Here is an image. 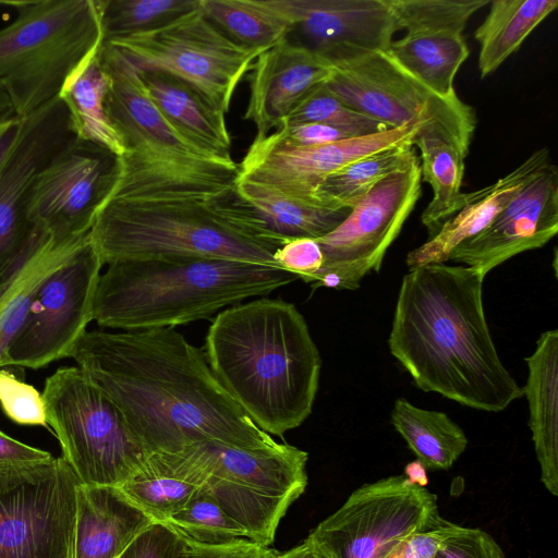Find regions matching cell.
Returning a JSON list of instances; mask_svg holds the SVG:
<instances>
[{"label": "cell", "instance_id": "obj_51", "mask_svg": "<svg viewBox=\"0 0 558 558\" xmlns=\"http://www.w3.org/2000/svg\"><path fill=\"white\" fill-rule=\"evenodd\" d=\"M305 548H306V543L304 541L302 544H300L287 551L278 553L275 558H301Z\"/></svg>", "mask_w": 558, "mask_h": 558}, {"label": "cell", "instance_id": "obj_42", "mask_svg": "<svg viewBox=\"0 0 558 558\" xmlns=\"http://www.w3.org/2000/svg\"><path fill=\"white\" fill-rule=\"evenodd\" d=\"M49 451L20 441L0 430V493L46 477L56 464Z\"/></svg>", "mask_w": 558, "mask_h": 558}, {"label": "cell", "instance_id": "obj_33", "mask_svg": "<svg viewBox=\"0 0 558 558\" xmlns=\"http://www.w3.org/2000/svg\"><path fill=\"white\" fill-rule=\"evenodd\" d=\"M413 146L420 150L422 182L428 183L433 191L432 201L421 215L430 238L470 199L471 193L461 192L466 155L453 144L429 134H417Z\"/></svg>", "mask_w": 558, "mask_h": 558}, {"label": "cell", "instance_id": "obj_11", "mask_svg": "<svg viewBox=\"0 0 558 558\" xmlns=\"http://www.w3.org/2000/svg\"><path fill=\"white\" fill-rule=\"evenodd\" d=\"M422 194L418 156L378 182L331 232L316 239L324 263L311 283L317 288L356 290L400 234Z\"/></svg>", "mask_w": 558, "mask_h": 558}, {"label": "cell", "instance_id": "obj_44", "mask_svg": "<svg viewBox=\"0 0 558 558\" xmlns=\"http://www.w3.org/2000/svg\"><path fill=\"white\" fill-rule=\"evenodd\" d=\"M119 558H189L184 535L168 523L154 522Z\"/></svg>", "mask_w": 558, "mask_h": 558}, {"label": "cell", "instance_id": "obj_3", "mask_svg": "<svg viewBox=\"0 0 558 558\" xmlns=\"http://www.w3.org/2000/svg\"><path fill=\"white\" fill-rule=\"evenodd\" d=\"M203 350L223 389L270 436L311 415L322 356L293 303L259 298L219 312Z\"/></svg>", "mask_w": 558, "mask_h": 558}, {"label": "cell", "instance_id": "obj_36", "mask_svg": "<svg viewBox=\"0 0 558 558\" xmlns=\"http://www.w3.org/2000/svg\"><path fill=\"white\" fill-rule=\"evenodd\" d=\"M416 157L413 144L407 143L357 159L320 183L317 201L327 208L351 210L378 182Z\"/></svg>", "mask_w": 558, "mask_h": 558}, {"label": "cell", "instance_id": "obj_23", "mask_svg": "<svg viewBox=\"0 0 558 558\" xmlns=\"http://www.w3.org/2000/svg\"><path fill=\"white\" fill-rule=\"evenodd\" d=\"M549 163L548 148H539L494 184L471 192L470 199L458 213L446 220L425 243L408 253V267L447 262L452 250L485 230Z\"/></svg>", "mask_w": 558, "mask_h": 558}, {"label": "cell", "instance_id": "obj_1", "mask_svg": "<svg viewBox=\"0 0 558 558\" xmlns=\"http://www.w3.org/2000/svg\"><path fill=\"white\" fill-rule=\"evenodd\" d=\"M71 357L149 453L205 440L247 449L278 444L223 389L204 350L174 328L87 330Z\"/></svg>", "mask_w": 558, "mask_h": 558}, {"label": "cell", "instance_id": "obj_10", "mask_svg": "<svg viewBox=\"0 0 558 558\" xmlns=\"http://www.w3.org/2000/svg\"><path fill=\"white\" fill-rule=\"evenodd\" d=\"M439 517L434 493L405 475H392L353 490L305 541L327 558H384Z\"/></svg>", "mask_w": 558, "mask_h": 558}, {"label": "cell", "instance_id": "obj_6", "mask_svg": "<svg viewBox=\"0 0 558 558\" xmlns=\"http://www.w3.org/2000/svg\"><path fill=\"white\" fill-rule=\"evenodd\" d=\"M15 19L0 28V85L25 118L58 97L104 41L102 0H0Z\"/></svg>", "mask_w": 558, "mask_h": 558}, {"label": "cell", "instance_id": "obj_29", "mask_svg": "<svg viewBox=\"0 0 558 558\" xmlns=\"http://www.w3.org/2000/svg\"><path fill=\"white\" fill-rule=\"evenodd\" d=\"M89 240V231L68 236H56L44 231L36 248L0 296V368L7 349L23 324L40 287Z\"/></svg>", "mask_w": 558, "mask_h": 558}, {"label": "cell", "instance_id": "obj_5", "mask_svg": "<svg viewBox=\"0 0 558 558\" xmlns=\"http://www.w3.org/2000/svg\"><path fill=\"white\" fill-rule=\"evenodd\" d=\"M299 279L283 269L204 257L133 259L100 275L93 320L101 328H174Z\"/></svg>", "mask_w": 558, "mask_h": 558}, {"label": "cell", "instance_id": "obj_20", "mask_svg": "<svg viewBox=\"0 0 558 558\" xmlns=\"http://www.w3.org/2000/svg\"><path fill=\"white\" fill-rule=\"evenodd\" d=\"M332 73L329 61L284 37L255 60L243 118L254 124L255 136H265L278 129L292 109Z\"/></svg>", "mask_w": 558, "mask_h": 558}, {"label": "cell", "instance_id": "obj_14", "mask_svg": "<svg viewBox=\"0 0 558 558\" xmlns=\"http://www.w3.org/2000/svg\"><path fill=\"white\" fill-rule=\"evenodd\" d=\"M421 130V124L413 123L315 146L291 145L274 131L254 137L238 163L236 180L252 181L320 205L316 191L326 178L368 155L407 143L413 144Z\"/></svg>", "mask_w": 558, "mask_h": 558}, {"label": "cell", "instance_id": "obj_37", "mask_svg": "<svg viewBox=\"0 0 558 558\" xmlns=\"http://www.w3.org/2000/svg\"><path fill=\"white\" fill-rule=\"evenodd\" d=\"M205 485L222 510L244 530L247 539L267 547L272 544L288 508L296 500L213 477Z\"/></svg>", "mask_w": 558, "mask_h": 558}, {"label": "cell", "instance_id": "obj_52", "mask_svg": "<svg viewBox=\"0 0 558 558\" xmlns=\"http://www.w3.org/2000/svg\"><path fill=\"white\" fill-rule=\"evenodd\" d=\"M8 111H13L12 106H11V102H10V99H9L7 93L0 85V114L5 113Z\"/></svg>", "mask_w": 558, "mask_h": 558}, {"label": "cell", "instance_id": "obj_27", "mask_svg": "<svg viewBox=\"0 0 558 558\" xmlns=\"http://www.w3.org/2000/svg\"><path fill=\"white\" fill-rule=\"evenodd\" d=\"M208 476L185 451L150 453L119 487L155 522H167L206 484Z\"/></svg>", "mask_w": 558, "mask_h": 558}, {"label": "cell", "instance_id": "obj_47", "mask_svg": "<svg viewBox=\"0 0 558 558\" xmlns=\"http://www.w3.org/2000/svg\"><path fill=\"white\" fill-rule=\"evenodd\" d=\"M458 525L440 515L427 527L402 539L384 558H433Z\"/></svg>", "mask_w": 558, "mask_h": 558}, {"label": "cell", "instance_id": "obj_45", "mask_svg": "<svg viewBox=\"0 0 558 558\" xmlns=\"http://www.w3.org/2000/svg\"><path fill=\"white\" fill-rule=\"evenodd\" d=\"M433 558H506V555L489 533L458 525Z\"/></svg>", "mask_w": 558, "mask_h": 558}, {"label": "cell", "instance_id": "obj_7", "mask_svg": "<svg viewBox=\"0 0 558 558\" xmlns=\"http://www.w3.org/2000/svg\"><path fill=\"white\" fill-rule=\"evenodd\" d=\"M48 426L80 484L120 486L149 457L118 407L76 365L44 384Z\"/></svg>", "mask_w": 558, "mask_h": 558}, {"label": "cell", "instance_id": "obj_9", "mask_svg": "<svg viewBox=\"0 0 558 558\" xmlns=\"http://www.w3.org/2000/svg\"><path fill=\"white\" fill-rule=\"evenodd\" d=\"M104 43L138 71L182 80L225 116L238 85L265 51L231 40L206 17L201 4L159 28Z\"/></svg>", "mask_w": 558, "mask_h": 558}, {"label": "cell", "instance_id": "obj_12", "mask_svg": "<svg viewBox=\"0 0 558 558\" xmlns=\"http://www.w3.org/2000/svg\"><path fill=\"white\" fill-rule=\"evenodd\" d=\"M102 266L89 240L44 282L7 349L2 367L38 369L71 357L93 320Z\"/></svg>", "mask_w": 558, "mask_h": 558}, {"label": "cell", "instance_id": "obj_24", "mask_svg": "<svg viewBox=\"0 0 558 558\" xmlns=\"http://www.w3.org/2000/svg\"><path fill=\"white\" fill-rule=\"evenodd\" d=\"M154 522L119 486L78 483L74 558H119Z\"/></svg>", "mask_w": 558, "mask_h": 558}, {"label": "cell", "instance_id": "obj_43", "mask_svg": "<svg viewBox=\"0 0 558 558\" xmlns=\"http://www.w3.org/2000/svg\"><path fill=\"white\" fill-rule=\"evenodd\" d=\"M0 408L13 423L49 427L41 393L14 373L0 368Z\"/></svg>", "mask_w": 558, "mask_h": 558}, {"label": "cell", "instance_id": "obj_40", "mask_svg": "<svg viewBox=\"0 0 558 558\" xmlns=\"http://www.w3.org/2000/svg\"><path fill=\"white\" fill-rule=\"evenodd\" d=\"M165 523L204 544L221 545L247 539L244 530L222 510L206 485Z\"/></svg>", "mask_w": 558, "mask_h": 558}, {"label": "cell", "instance_id": "obj_26", "mask_svg": "<svg viewBox=\"0 0 558 558\" xmlns=\"http://www.w3.org/2000/svg\"><path fill=\"white\" fill-rule=\"evenodd\" d=\"M138 73L146 93L177 131L211 157L234 162L223 113L180 78L158 71Z\"/></svg>", "mask_w": 558, "mask_h": 558}, {"label": "cell", "instance_id": "obj_34", "mask_svg": "<svg viewBox=\"0 0 558 558\" xmlns=\"http://www.w3.org/2000/svg\"><path fill=\"white\" fill-rule=\"evenodd\" d=\"M388 51L433 93L446 98L458 96L454 77L470 53L462 35H404L393 40Z\"/></svg>", "mask_w": 558, "mask_h": 558}, {"label": "cell", "instance_id": "obj_16", "mask_svg": "<svg viewBox=\"0 0 558 558\" xmlns=\"http://www.w3.org/2000/svg\"><path fill=\"white\" fill-rule=\"evenodd\" d=\"M77 484L59 457L46 477L0 493V558H74Z\"/></svg>", "mask_w": 558, "mask_h": 558}, {"label": "cell", "instance_id": "obj_53", "mask_svg": "<svg viewBox=\"0 0 558 558\" xmlns=\"http://www.w3.org/2000/svg\"><path fill=\"white\" fill-rule=\"evenodd\" d=\"M306 548L304 553L302 554L301 558H327L325 555H323L318 549H316L313 545H311L308 542H306Z\"/></svg>", "mask_w": 558, "mask_h": 558}, {"label": "cell", "instance_id": "obj_18", "mask_svg": "<svg viewBox=\"0 0 558 558\" xmlns=\"http://www.w3.org/2000/svg\"><path fill=\"white\" fill-rule=\"evenodd\" d=\"M101 61L108 74L105 107L126 151L189 166H235L220 161L190 142L163 117L146 93L137 69L104 43Z\"/></svg>", "mask_w": 558, "mask_h": 558}, {"label": "cell", "instance_id": "obj_30", "mask_svg": "<svg viewBox=\"0 0 558 558\" xmlns=\"http://www.w3.org/2000/svg\"><path fill=\"white\" fill-rule=\"evenodd\" d=\"M475 29L482 78L495 72L558 7L557 0H493Z\"/></svg>", "mask_w": 558, "mask_h": 558}, {"label": "cell", "instance_id": "obj_19", "mask_svg": "<svg viewBox=\"0 0 558 558\" xmlns=\"http://www.w3.org/2000/svg\"><path fill=\"white\" fill-rule=\"evenodd\" d=\"M558 232V173L546 166L477 235L462 242L448 260L476 268L485 277L511 257L543 247Z\"/></svg>", "mask_w": 558, "mask_h": 558}, {"label": "cell", "instance_id": "obj_46", "mask_svg": "<svg viewBox=\"0 0 558 558\" xmlns=\"http://www.w3.org/2000/svg\"><path fill=\"white\" fill-rule=\"evenodd\" d=\"M280 269L289 271L306 283H312L319 272L324 256L316 239L295 238L287 241L275 253Z\"/></svg>", "mask_w": 558, "mask_h": 558}, {"label": "cell", "instance_id": "obj_50", "mask_svg": "<svg viewBox=\"0 0 558 558\" xmlns=\"http://www.w3.org/2000/svg\"><path fill=\"white\" fill-rule=\"evenodd\" d=\"M23 122L24 118L13 111L0 114V170L20 137Z\"/></svg>", "mask_w": 558, "mask_h": 558}, {"label": "cell", "instance_id": "obj_17", "mask_svg": "<svg viewBox=\"0 0 558 558\" xmlns=\"http://www.w3.org/2000/svg\"><path fill=\"white\" fill-rule=\"evenodd\" d=\"M290 40L332 65L388 50L398 32L386 0H277Z\"/></svg>", "mask_w": 558, "mask_h": 558}, {"label": "cell", "instance_id": "obj_35", "mask_svg": "<svg viewBox=\"0 0 558 558\" xmlns=\"http://www.w3.org/2000/svg\"><path fill=\"white\" fill-rule=\"evenodd\" d=\"M206 17L234 43L266 50L291 32L277 0H201Z\"/></svg>", "mask_w": 558, "mask_h": 558}, {"label": "cell", "instance_id": "obj_39", "mask_svg": "<svg viewBox=\"0 0 558 558\" xmlns=\"http://www.w3.org/2000/svg\"><path fill=\"white\" fill-rule=\"evenodd\" d=\"M199 4L201 0H102L105 40L159 28Z\"/></svg>", "mask_w": 558, "mask_h": 558}, {"label": "cell", "instance_id": "obj_28", "mask_svg": "<svg viewBox=\"0 0 558 558\" xmlns=\"http://www.w3.org/2000/svg\"><path fill=\"white\" fill-rule=\"evenodd\" d=\"M100 50L101 48L71 73L58 97L66 109L74 137L90 143L114 157H121L126 149L106 111L105 97L109 80Z\"/></svg>", "mask_w": 558, "mask_h": 558}, {"label": "cell", "instance_id": "obj_15", "mask_svg": "<svg viewBox=\"0 0 558 558\" xmlns=\"http://www.w3.org/2000/svg\"><path fill=\"white\" fill-rule=\"evenodd\" d=\"M114 156L71 137L41 168L31 187L25 218L56 236L88 232L110 181Z\"/></svg>", "mask_w": 558, "mask_h": 558}, {"label": "cell", "instance_id": "obj_2", "mask_svg": "<svg viewBox=\"0 0 558 558\" xmlns=\"http://www.w3.org/2000/svg\"><path fill=\"white\" fill-rule=\"evenodd\" d=\"M484 278L470 266L410 268L399 288L388 347L418 389L496 413L523 392L492 338Z\"/></svg>", "mask_w": 558, "mask_h": 558}, {"label": "cell", "instance_id": "obj_13", "mask_svg": "<svg viewBox=\"0 0 558 558\" xmlns=\"http://www.w3.org/2000/svg\"><path fill=\"white\" fill-rule=\"evenodd\" d=\"M74 135L59 97L24 118L20 137L0 170V296L39 243L44 230L25 218L35 178Z\"/></svg>", "mask_w": 558, "mask_h": 558}, {"label": "cell", "instance_id": "obj_38", "mask_svg": "<svg viewBox=\"0 0 558 558\" xmlns=\"http://www.w3.org/2000/svg\"><path fill=\"white\" fill-rule=\"evenodd\" d=\"M405 35H462L471 16L489 0H386Z\"/></svg>", "mask_w": 558, "mask_h": 558}, {"label": "cell", "instance_id": "obj_8", "mask_svg": "<svg viewBox=\"0 0 558 558\" xmlns=\"http://www.w3.org/2000/svg\"><path fill=\"white\" fill-rule=\"evenodd\" d=\"M325 86L350 108L391 129L418 123L468 155L476 128L474 109L458 96L433 93L388 50L333 65Z\"/></svg>", "mask_w": 558, "mask_h": 558}, {"label": "cell", "instance_id": "obj_21", "mask_svg": "<svg viewBox=\"0 0 558 558\" xmlns=\"http://www.w3.org/2000/svg\"><path fill=\"white\" fill-rule=\"evenodd\" d=\"M238 172V165L189 166L126 151L114 158L100 201H213L235 189Z\"/></svg>", "mask_w": 558, "mask_h": 558}, {"label": "cell", "instance_id": "obj_4", "mask_svg": "<svg viewBox=\"0 0 558 558\" xmlns=\"http://www.w3.org/2000/svg\"><path fill=\"white\" fill-rule=\"evenodd\" d=\"M102 264L204 257L277 267L287 239L269 229L235 189L213 201H100L89 230Z\"/></svg>", "mask_w": 558, "mask_h": 558}, {"label": "cell", "instance_id": "obj_41", "mask_svg": "<svg viewBox=\"0 0 558 558\" xmlns=\"http://www.w3.org/2000/svg\"><path fill=\"white\" fill-rule=\"evenodd\" d=\"M322 123L348 132L354 137L390 130L388 125L363 114L335 96L325 83L311 90L289 113L282 124Z\"/></svg>", "mask_w": 558, "mask_h": 558}, {"label": "cell", "instance_id": "obj_22", "mask_svg": "<svg viewBox=\"0 0 558 558\" xmlns=\"http://www.w3.org/2000/svg\"><path fill=\"white\" fill-rule=\"evenodd\" d=\"M183 450L208 478L296 499L307 485V452L286 442L269 448L247 449L205 440Z\"/></svg>", "mask_w": 558, "mask_h": 558}, {"label": "cell", "instance_id": "obj_49", "mask_svg": "<svg viewBox=\"0 0 558 558\" xmlns=\"http://www.w3.org/2000/svg\"><path fill=\"white\" fill-rule=\"evenodd\" d=\"M284 142L295 146H315L352 138L342 130L322 123L281 124L275 130Z\"/></svg>", "mask_w": 558, "mask_h": 558}, {"label": "cell", "instance_id": "obj_25", "mask_svg": "<svg viewBox=\"0 0 558 558\" xmlns=\"http://www.w3.org/2000/svg\"><path fill=\"white\" fill-rule=\"evenodd\" d=\"M529 375L522 392L529 403V426L545 488L558 496V330L538 337L525 357Z\"/></svg>", "mask_w": 558, "mask_h": 558}, {"label": "cell", "instance_id": "obj_31", "mask_svg": "<svg viewBox=\"0 0 558 558\" xmlns=\"http://www.w3.org/2000/svg\"><path fill=\"white\" fill-rule=\"evenodd\" d=\"M235 192L271 231L287 240L322 238L335 230L350 213V209L327 208L247 180H236Z\"/></svg>", "mask_w": 558, "mask_h": 558}, {"label": "cell", "instance_id": "obj_48", "mask_svg": "<svg viewBox=\"0 0 558 558\" xmlns=\"http://www.w3.org/2000/svg\"><path fill=\"white\" fill-rule=\"evenodd\" d=\"M185 537L189 547V558H275L278 551L248 539L210 545Z\"/></svg>", "mask_w": 558, "mask_h": 558}, {"label": "cell", "instance_id": "obj_32", "mask_svg": "<svg viewBox=\"0 0 558 558\" xmlns=\"http://www.w3.org/2000/svg\"><path fill=\"white\" fill-rule=\"evenodd\" d=\"M390 418L425 470H449L468 447L464 430L445 412L416 407L401 397Z\"/></svg>", "mask_w": 558, "mask_h": 558}]
</instances>
